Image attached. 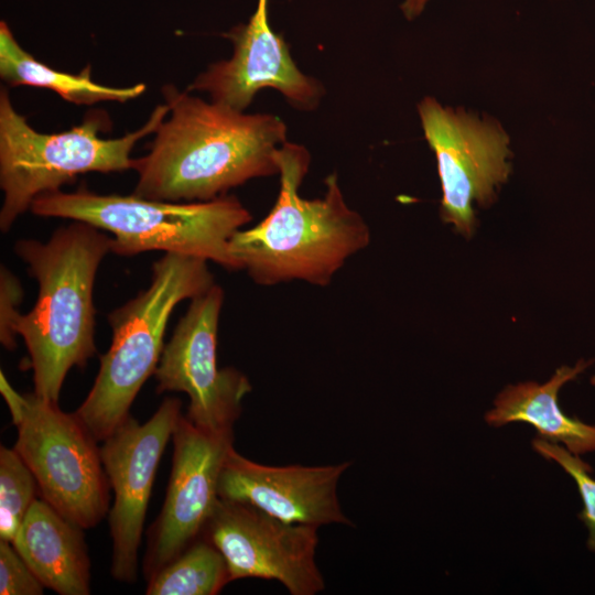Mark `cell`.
Segmentation results:
<instances>
[{
  "mask_svg": "<svg viewBox=\"0 0 595 595\" xmlns=\"http://www.w3.org/2000/svg\"><path fill=\"white\" fill-rule=\"evenodd\" d=\"M147 155L134 159V195L169 202H206L256 177L279 174L286 126L270 113H245L207 102L174 85Z\"/></svg>",
  "mask_w": 595,
  "mask_h": 595,
  "instance_id": "cell-1",
  "label": "cell"
},
{
  "mask_svg": "<svg viewBox=\"0 0 595 595\" xmlns=\"http://www.w3.org/2000/svg\"><path fill=\"white\" fill-rule=\"evenodd\" d=\"M278 160L280 191L273 207L257 225L232 235L229 252L260 285L303 281L325 286L369 245V227L345 202L335 173L325 178L322 197H301L310 165L304 147L285 142Z\"/></svg>",
  "mask_w": 595,
  "mask_h": 595,
  "instance_id": "cell-2",
  "label": "cell"
},
{
  "mask_svg": "<svg viewBox=\"0 0 595 595\" xmlns=\"http://www.w3.org/2000/svg\"><path fill=\"white\" fill-rule=\"evenodd\" d=\"M109 234L75 221L57 228L47 241L20 239L15 255L37 282L34 306L21 314L15 333L24 340L34 392L58 403L65 377L96 353L94 285L111 252Z\"/></svg>",
  "mask_w": 595,
  "mask_h": 595,
  "instance_id": "cell-3",
  "label": "cell"
},
{
  "mask_svg": "<svg viewBox=\"0 0 595 595\" xmlns=\"http://www.w3.org/2000/svg\"><path fill=\"white\" fill-rule=\"evenodd\" d=\"M30 210L41 217L67 218L89 224L111 235V252L132 257L163 251L202 258L238 271L229 252L232 235L251 220L234 195L206 202H169L134 194H97L82 186L37 196Z\"/></svg>",
  "mask_w": 595,
  "mask_h": 595,
  "instance_id": "cell-4",
  "label": "cell"
},
{
  "mask_svg": "<svg viewBox=\"0 0 595 595\" xmlns=\"http://www.w3.org/2000/svg\"><path fill=\"white\" fill-rule=\"evenodd\" d=\"M207 262L164 253L152 264L149 288L108 314L110 346L100 357L90 391L75 411L97 442L130 416L133 400L159 365L167 322L176 305L215 284Z\"/></svg>",
  "mask_w": 595,
  "mask_h": 595,
  "instance_id": "cell-5",
  "label": "cell"
},
{
  "mask_svg": "<svg viewBox=\"0 0 595 595\" xmlns=\"http://www.w3.org/2000/svg\"><path fill=\"white\" fill-rule=\"evenodd\" d=\"M158 105L138 130L105 139L111 127L108 115L89 111L83 122L57 133L35 131L13 107L7 89L0 93V186L3 203L0 229L8 232L18 217L45 193L60 191L78 175L133 170L131 152L139 140L154 133L169 113Z\"/></svg>",
  "mask_w": 595,
  "mask_h": 595,
  "instance_id": "cell-6",
  "label": "cell"
},
{
  "mask_svg": "<svg viewBox=\"0 0 595 595\" xmlns=\"http://www.w3.org/2000/svg\"><path fill=\"white\" fill-rule=\"evenodd\" d=\"M0 392L18 430L14 450L33 473L39 494L84 529L109 509V482L97 440L75 413L58 403L17 391L0 371Z\"/></svg>",
  "mask_w": 595,
  "mask_h": 595,
  "instance_id": "cell-7",
  "label": "cell"
},
{
  "mask_svg": "<svg viewBox=\"0 0 595 595\" xmlns=\"http://www.w3.org/2000/svg\"><path fill=\"white\" fill-rule=\"evenodd\" d=\"M418 111L436 158L441 217L469 237L476 223L474 204H490L510 173L509 137L497 121L443 107L432 97L423 98Z\"/></svg>",
  "mask_w": 595,
  "mask_h": 595,
  "instance_id": "cell-8",
  "label": "cell"
},
{
  "mask_svg": "<svg viewBox=\"0 0 595 595\" xmlns=\"http://www.w3.org/2000/svg\"><path fill=\"white\" fill-rule=\"evenodd\" d=\"M224 300V290L216 283L191 300L154 371L156 392L186 393L190 403L185 416L210 432L234 430L242 400L252 390L241 371L217 364Z\"/></svg>",
  "mask_w": 595,
  "mask_h": 595,
  "instance_id": "cell-9",
  "label": "cell"
},
{
  "mask_svg": "<svg viewBox=\"0 0 595 595\" xmlns=\"http://www.w3.org/2000/svg\"><path fill=\"white\" fill-rule=\"evenodd\" d=\"M317 529L219 498L201 536L225 558L230 582L274 580L292 595H315L325 589L315 560Z\"/></svg>",
  "mask_w": 595,
  "mask_h": 595,
  "instance_id": "cell-10",
  "label": "cell"
},
{
  "mask_svg": "<svg viewBox=\"0 0 595 595\" xmlns=\"http://www.w3.org/2000/svg\"><path fill=\"white\" fill-rule=\"evenodd\" d=\"M182 402L165 398L144 423L131 415L99 447L115 501L109 510L110 572L122 583L138 577V552L160 458L181 416Z\"/></svg>",
  "mask_w": 595,
  "mask_h": 595,
  "instance_id": "cell-11",
  "label": "cell"
},
{
  "mask_svg": "<svg viewBox=\"0 0 595 595\" xmlns=\"http://www.w3.org/2000/svg\"><path fill=\"white\" fill-rule=\"evenodd\" d=\"M173 461L166 496L148 532L147 581L201 537L219 499L218 482L234 446V430L210 432L181 414L172 434Z\"/></svg>",
  "mask_w": 595,
  "mask_h": 595,
  "instance_id": "cell-12",
  "label": "cell"
},
{
  "mask_svg": "<svg viewBox=\"0 0 595 595\" xmlns=\"http://www.w3.org/2000/svg\"><path fill=\"white\" fill-rule=\"evenodd\" d=\"M224 36L232 42V56L201 73L187 91H207L212 101L237 111H244L266 87L279 90L298 109L317 106L323 87L298 68L286 43L271 29L268 0H258L249 21Z\"/></svg>",
  "mask_w": 595,
  "mask_h": 595,
  "instance_id": "cell-13",
  "label": "cell"
},
{
  "mask_svg": "<svg viewBox=\"0 0 595 595\" xmlns=\"http://www.w3.org/2000/svg\"><path fill=\"white\" fill-rule=\"evenodd\" d=\"M350 462L324 466H270L229 450L218 482L220 499L251 505L292 523L350 524L337 497V484Z\"/></svg>",
  "mask_w": 595,
  "mask_h": 595,
  "instance_id": "cell-14",
  "label": "cell"
},
{
  "mask_svg": "<svg viewBox=\"0 0 595 595\" xmlns=\"http://www.w3.org/2000/svg\"><path fill=\"white\" fill-rule=\"evenodd\" d=\"M83 529L37 497L12 544L45 587L90 594V560Z\"/></svg>",
  "mask_w": 595,
  "mask_h": 595,
  "instance_id": "cell-15",
  "label": "cell"
},
{
  "mask_svg": "<svg viewBox=\"0 0 595 595\" xmlns=\"http://www.w3.org/2000/svg\"><path fill=\"white\" fill-rule=\"evenodd\" d=\"M594 360L580 359L574 366H561L544 383L526 381L506 387L486 412L491 426L522 422L532 425L540 437L563 445L576 455L595 452V424L565 414L558 401L559 391Z\"/></svg>",
  "mask_w": 595,
  "mask_h": 595,
  "instance_id": "cell-16",
  "label": "cell"
},
{
  "mask_svg": "<svg viewBox=\"0 0 595 595\" xmlns=\"http://www.w3.org/2000/svg\"><path fill=\"white\" fill-rule=\"evenodd\" d=\"M91 68L86 66L79 74L53 69L37 61L17 42L4 21L0 23V77L9 86H32L55 91L64 100L75 105H93L99 101L126 102L141 96L143 83L129 87H110L91 79Z\"/></svg>",
  "mask_w": 595,
  "mask_h": 595,
  "instance_id": "cell-17",
  "label": "cell"
},
{
  "mask_svg": "<svg viewBox=\"0 0 595 595\" xmlns=\"http://www.w3.org/2000/svg\"><path fill=\"white\" fill-rule=\"evenodd\" d=\"M230 582L225 558L203 536L148 581V595H216Z\"/></svg>",
  "mask_w": 595,
  "mask_h": 595,
  "instance_id": "cell-18",
  "label": "cell"
},
{
  "mask_svg": "<svg viewBox=\"0 0 595 595\" xmlns=\"http://www.w3.org/2000/svg\"><path fill=\"white\" fill-rule=\"evenodd\" d=\"M37 482L14 448L0 446V540L12 542L37 498Z\"/></svg>",
  "mask_w": 595,
  "mask_h": 595,
  "instance_id": "cell-19",
  "label": "cell"
},
{
  "mask_svg": "<svg viewBox=\"0 0 595 595\" xmlns=\"http://www.w3.org/2000/svg\"><path fill=\"white\" fill-rule=\"evenodd\" d=\"M532 447L543 458L560 465L575 482L583 502L578 519L587 530L586 547L595 553V478L591 475L592 466L563 445L540 436L532 441Z\"/></svg>",
  "mask_w": 595,
  "mask_h": 595,
  "instance_id": "cell-20",
  "label": "cell"
},
{
  "mask_svg": "<svg viewBox=\"0 0 595 595\" xmlns=\"http://www.w3.org/2000/svg\"><path fill=\"white\" fill-rule=\"evenodd\" d=\"M44 587L12 542L0 540V594L41 595Z\"/></svg>",
  "mask_w": 595,
  "mask_h": 595,
  "instance_id": "cell-21",
  "label": "cell"
},
{
  "mask_svg": "<svg viewBox=\"0 0 595 595\" xmlns=\"http://www.w3.org/2000/svg\"><path fill=\"white\" fill-rule=\"evenodd\" d=\"M23 289L19 279L7 268L0 271V340L8 349L17 348L15 324L20 317L19 305Z\"/></svg>",
  "mask_w": 595,
  "mask_h": 595,
  "instance_id": "cell-22",
  "label": "cell"
},
{
  "mask_svg": "<svg viewBox=\"0 0 595 595\" xmlns=\"http://www.w3.org/2000/svg\"><path fill=\"white\" fill-rule=\"evenodd\" d=\"M430 0H404L401 4L403 15L413 20L420 15Z\"/></svg>",
  "mask_w": 595,
  "mask_h": 595,
  "instance_id": "cell-23",
  "label": "cell"
}]
</instances>
